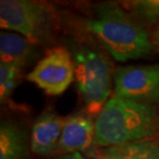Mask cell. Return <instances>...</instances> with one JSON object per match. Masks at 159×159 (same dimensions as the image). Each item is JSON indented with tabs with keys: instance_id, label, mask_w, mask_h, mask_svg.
I'll use <instances>...</instances> for the list:
<instances>
[{
	"instance_id": "6da1fadb",
	"label": "cell",
	"mask_w": 159,
	"mask_h": 159,
	"mask_svg": "<svg viewBox=\"0 0 159 159\" xmlns=\"http://www.w3.org/2000/svg\"><path fill=\"white\" fill-rule=\"evenodd\" d=\"M157 112L152 104L113 96L95 121V144L116 147L152 139L158 132Z\"/></svg>"
},
{
	"instance_id": "7a4b0ae2",
	"label": "cell",
	"mask_w": 159,
	"mask_h": 159,
	"mask_svg": "<svg viewBox=\"0 0 159 159\" xmlns=\"http://www.w3.org/2000/svg\"><path fill=\"white\" fill-rule=\"evenodd\" d=\"M87 24L89 31L117 61L143 58L154 50L147 31L116 3L100 5Z\"/></svg>"
},
{
	"instance_id": "3957f363",
	"label": "cell",
	"mask_w": 159,
	"mask_h": 159,
	"mask_svg": "<svg viewBox=\"0 0 159 159\" xmlns=\"http://www.w3.org/2000/svg\"><path fill=\"white\" fill-rule=\"evenodd\" d=\"M75 80L89 115L98 116L112 92V68L104 55L81 50L74 58Z\"/></svg>"
},
{
	"instance_id": "277c9868",
	"label": "cell",
	"mask_w": 159,
	"mask_h": 159,
	"mask_svg": "<svg viewBox=\"0 0 159 159\" xmlns=\"http://www.w3.org/2000/svg\"><path fill=\"white\" fill-rule=\"evenodd\" d=\"M51 11L44 4L29 0H1L0 26L39 43L49 36Z\"/></svg>"
},
{
	"instance_id": "5b68a950",
	"label": "cell",
	"mask_w": 159,
	"mask_h": 159,
	"mask_svg": "<svg viewBox=\"0 0 159 159\" xmlns=\"http://www.w3.org/2000/svg\"><path fill=\"white\" fill-rule=\"evenodd\" d=\"M114 83L116 97L148 104L159 102V64L120 67Z\"/></svg>"
},
{
	"instance_id": "8992f818",
	"label": "cell",
	"mask_w": 159,
	"mask_h": 159,
	"mask_svg": "<svg viewBox=\"0 0 159 159\" xmlns=\"http://www.w3.org/2000/svg\"><path fill=\"white\" fill-rule=\"evenodd\" d=\"M27 79L47 94L60 95L75 80L74 60L65 48H54L39 60Z\"/></svg>"
},
{
	"instance_id": "52a82bcc",
	"label": "cell",
	"mask_w": 159,
	"mask_h": 159,
	"mask_svg": "<svg viewBox=\"0 0 159 159\" xmlns=\"http://www.w3.org/2000/svg\"><path fill=\"white\" fill-rule=\"evenodd\" d=\"M95 142V123L89 116L75 114L64 119L58 151L80 153L88 150Z\"/></svg>"
},
{
	"instance_id": "ba28073f",
	"label": "cell",
	"mask_w": 159,
	"mask_h": 159,
	"mask_svg": "<svg viewBox=\"0 0 159 159\" xmlns=\"http://www.w3.org/2000/svg\"><path fill=\"white\" fill-rule=\"evenodd\" d=\"M64 119L55 112L46 111L37 117L31 131L30 148L33 153L49 156L58 151Z\"/></svg>"
},
{
	"instance_id": "9c48e42d",
	"label": "cell",
	"mask_w": 159,
	"mask_h": 159,
	"mask_svg": "<svg viewBox=\"0 0 159 159\" xmlns=\"http://www.w3.org/2000/svg\"><path fill=\"white\" fill-rule=\"evenodd\" d=\"M35 47V43L20 34L2 32L0 35L1 62L23 67L34 55Z\"/></svg>"
},
{
	"instance_id": "30bf717a",
	"label": "cell",
	"mask_w": 159,
	"mask_h": 159,
	"mask_svg": "<svg viewBox=\"0 0 159 159\" xmlns=\"http://www.w3.org/2000/svg\"><path fill=\"white\" fill-rule=\"evenodd\" d=\"M27 139L24 132L11 122L0 126V159H26Z\"/></svg>"
},
{
	"instance_id": "8fae6325",
	"label": "cell",
	"mask_w": 159,
	"mask_h": 159,
	"mask_svg": "<svg viewBox=\"0 0 159 159\" xmlns=\"http://www.w3.org/2000/svg\"><path fill=\"white\" fill-rule=\"evenodd\" d=\"M107 159H159V142L146 139L110 147L103 151Z\"/></svg>"
},
{
	"instance_id": "7c38bea8",
	"label": "cell",
	"mask_w": 159,
	"mask_h": 159,
	"mask_svg": "<svg viewBox=\"0 0 159 159\" xmlns=\"http://www.w3.org/2000/svg\"><path fill=\"white\" fill-rule=\"evenodd\" d=\"M130 6L136 16L145 22L154 23L159 20V1H135Z\"/></svg>"
},
{
	"instance_id": "4fadbf2b",
	"label": "cell",
	"mask_w": 159,
	"mask_h": 159,
	"mask_svg": "<svg viewBox=\"0 0 159 159\" xmlns=\"http://www.w3.org/2000/svg\"><path fill=\"white\" fill-rule=\"evenodd\" d=\"M52 159H87L85 158L81 153H64Z\"/></svg>"
},
{
	"instance_id": "5bb4252c",
	"label": "cell",
	"mask_w": 159,
	"mask_h": 159,
	"mask_svg": "<svg viewBox=\"0 0 159 159\" xmlns=\"http://www.w3.org/2000/svg\"><path fill=\"white\" fill-rule=\"evenodd\" d=\"M156 39H157V40L159 41V25H158V27H157V31H156Z\"/></svg>"
},
{
	"instance_id": "9a60e30c",
	"label": "cell",
	"mask_w": 159,
	"mask_h": 159,
	"mask_svg": "<svg viewBox=\"0 0 159 159\" xmlns=\"http://www.w3.org/2000/svg\"><path fill=\"white\" fill-rule=\"evenodd\" d=\"M157 134H158V138H159V127H158V132H157Z\"/></svg>"
},
{
	"instance_id": "2e32d148",
	"label": "cell",
	"mask_w": 159,
	"mask_h": 159,
	"mask_svg": "<svg viewBox=\"0 0 159 159\" xmlns=\"http://www.w3.org/2000/svg\"><path fill=\"white\" fill-rule=\"evenodd\" d=\"M102 159H107V158H106V157H103V158H102Z\"/></svg>"
}]
</instances>
